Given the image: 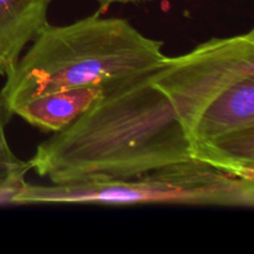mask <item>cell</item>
<instances>
[{
	"label": "cell",
	"instance_id": "obj_1",
	"mask_svg": "<svg viewBox=\"0 0 254 254\" xmlns=\"http://www.w3.org/2000/svg\"><path fill=\"white\" fill-rule=\"evenodd\" d=\"M151 74L112 86L37 146L31 169L51 184L71 185L124 180L192 159L173 106Z\"/></svg>",
	"mask_w": 254,
	"mask_h": 254
},
{
	"label": "cell",
	"instance_id": "obj_2",
	"mask_svg": "<svg viewBox=\"0 0 254 254\" xmlns=\"http://www.w3.org/2000/svg\"><path fill=\"white\" fill-rule=\"evenodd\" d=\"M191 158L254 181V30L212 37L153 72Z\"/></svg>",
	"mask_w": 254,
	"mask_h": 254
},
{
	"label": "cell",
	"instance_id": "obj_3",
	"mask_svg": "<svg viewBox=\"0 0 254 254\" xmlns=\"http://www.w3.org/2000/svg\"><path fill=\"white\" fill-rule=\"evenodd\" d=\"M163 45L128 20L102 17L99 11L68 25L47 22L6 76L0 97L12 113L42 94L146 76L165 64Z\"/></svg>",
	"mask_w": 254,
	"mask_h": 254
},
{
	"label": "cell",
	"instance_id": "obj_4",
	"mask_svg": "<svg viewBox=\"0 0 254 254\" xmlns=\"http://www.w3.org/2000/svg\"><path fill=\"white\" fill-rule=\"evenodd\" d=\"M10 205H141L171 203L252 208L254 181L190 159L124 180L71 185L25 183Z\"/></svg>",
	"mask_w": 254,
	"mask_h": 254
},
{
	"label": "cell",
	"instance_id": "obj_5",
	"mask_svg": "<svg viewBox=\"0 0 254 254\" xmlns=\"http://www.w3.org/2000/svg\"><path fill=\"white\" fill-rule=\"evenodd\" d=\"M111 87H78L42 94L17 104L12 116L20 117L45 133H57L77 121Z\"/></svg>",
	"mask_w": 254,
	"mask_h": 254
},
{
	"label": "cell",
	"instance_id": "obj_6",
	"mask_svg": "<svg viewBox=\"0 0 254 254\" xmlns=\"http://www.w3.org/2000/svg\"><path fill=\"white\" fill-rule=\"evenodd\" d=\"M52 0H0V76L11 73L25 46L47 24Z\"/></svg>",
	"mask_w": 254,
	"mask_h": 254
},
{
	"label": "cell",
	"instance_id": "obj_7",
	"mask_svg": "<svg viewBox=\"0 0 254 254\" xmlns=\"http://www.w3.org/2000/svg\"><path fill=\"white\" fill-rule=\"evenodd\" d=\"M12 113L0 97V205L9 203L10 197L24 185L31 169L30 161L21 160L11 150L6 138V126Z\"/></svg>",
	"mask_w": 254,
	"mask_h": 254
},
{
	"label": "cell",
	"instance_id": "obj_8",
	"mask_svg": "<svg viewBox=\"0 0 254 254\" xmlns=\"http://www.w3.org/2000/svg\"><path fill=\"white\" fill-rule=\"evenodd\" d=\"M98 2L102 10L107 9L113 4H140V2L150 1V0H94Z\"/></svg>",
	"mask_w": 254,
	"mask_h": 254
}]
</instances>
